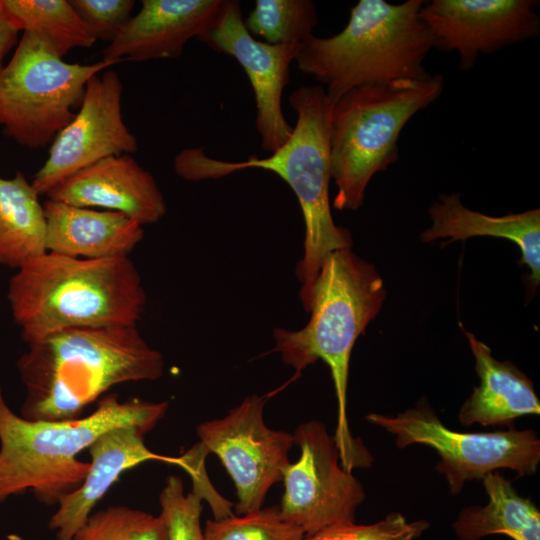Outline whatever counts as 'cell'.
Returning a JSON list of instances; mask_svg holds the SVG:
<instances>
[{"label": "cell", "mask_w": 540, "mask_h": 540, "mask_svg": "<svg viewBox=\"0 0 540 540\" xmlns=\"http://www.w3.org/2000/svg\"><path fill=\"white\" fill-rule=\"evenodd\" d=\"M430 527L425 519L409 521L400 512H391L372 524L340 523L303 540H416Z\"/></svg>", "instance_id": "28"}, {"label": "cell", "mask_w": 540, "mask_h": 540, "mask_svg": "<svg viewBox=\"0 0 540 540\" xmlns=\"http://www.w3.org/2000/svg\"><path fill=\"white\" fill-rule=\"evenodd\" d=\"M198 39L232 56L243 68L254 92L261 147L270 154L280 149L293 131L282 111V93L300 43L271 45L255 39L245 28L235 0H224L218 16Z\"/></svg>", "instance_id": "13"}, {"label": "cell", "mask_w": 540, "mask_h": 540, "mask_svg": "<svg viewBox=\"0 0 540 540\" xmlns=\"http://www.w3.org/2000/svg\"><path fill=\"white\" fill-rule=\"evenodd\" d=\"M91 37L112 42L131 17L132 0H69Z\"/></svg>", "instance_id": "29"}, {"label": "cell", "mask_w": 540, "mask_h": 540, "mask_svg": "<svg viewBox=\"0 0 540 540\" xmlns=\"http://www.w3.org/2000/svg\"><path fill=\"white\" fill-rule=\"evenodd\" d=\"M488 502L464 508L452 523L458 540H480L503 534L513 540H540V511L522 497L510 480L498 472L483 479Z\"/></svg>", "instance_id": "21"}, {"label": "cell", "mask_w": 540, "mask_h": 540, "mask_svg": "<svg viewBox=\"0 0 540 540\" xmlns=\"http://www.w3.org/2000/svg\"><path fill=\"white\" fill-rule=\"evenodd\" d=\"M431 225L420 234L423 242L449 238L448 243L477 236L508 239L520 249L521 262L530 269L529 281L540 282V210L490 216L465 207L459 194H440L428 210Z\"/></svg>", "instance_id": "20"}, {"label": "cell", "mask_w": 540, "mask_h": 540, "mask_svg": "<svg viewBox=\"0 0 540 540\" xmlns=\"http://www.w3.org/2000/svg\"><path fill=\"white\" fill-rule=\"evenodd\" d=\"M122 91L121 79L112 69L89 79L80 108L56 135L46 161L31 180L40 196L101 159L138 150L137 139L123 120Z\"/></svg>", "instance_id": "12"}, {"label": "cell", "mask_w": 540, "mask_h": 540, "mask_svg": "<svg viewBox=\"0 0 540 540\" xmlns=\"http://www.w3.org/2000/svg\"><path fill=\"white\" fill-rule=\"evenodd\" d=\"M168 402L115 393L98 400L88 416L69 421H30L13 412L0 387V502L30 490L45 505H56L83 482L89 462L77 455L104 432L137 425L147 433L165 416Z\"/></svg>", "instance_id": "5"}, {"label": "cell", "mask_w": 540, "mask_h": 540, "mask_svg": "<svg viewBox=\"0 0 540 540\" xmlns=\"http://www.w3.org/2000/svg\"><path fill=\"white\" fill-rule=\"evenodd\" d=\"M386 297L384 281L375 266L351 249L332 252L315 281L308 312L300 330L275 328V351L297 374L318 360L330 368L337 399V425L333 436L341 466L352 471L367 467L372 457L349 429L347 384L353 346L378 315Z\"/></svg>", "instance_id": "3"}, {"label": "cell", "mask_w": 540, "mask_h": 540, "mask_svg": "<svg viewBox=\"0 0 540 540\" xmlns=\"http://www.w3.org/2000/svg\"><path fill=\"white\" fill-rule=\"evenodd\" d=\"M463 332L475 358L480 384L462 405L459 422L512 429L515 419L539 415L540 401L531 379L511 362L495 359L491 349L472 333Z\"/></svg>", "instance_id": "19"}, {"label": "cell", "mask_w": 540, "mask_h": 540, "mask_svg": "<svg viewBox=\"0 0 540 540\" xmlns=\"http://www.w3.org/2000/svg\"><path fill=\"white\" fill-rule=\"evenodd\" d=\"M19 28L0 4V68L9 51L19 41Z\"/></svg>", "instance_id": "30"}, {"label": "cell", "mask_w": 540, "mask_h": 540, "mask_svg": "<svg viewBox=\"0 0 540 540\" xmlns=\"http://www.w3.org/2000/svg\"><path fill=\"white\" fill-rule=\"evenodd\" d=\"M293 438L300 455L284 471L281 517L299 527L305 537L332 525L355 522L365 492L352 472L341 466L325 425L317 420L301 423Z\"/></svg>", "instance_id": "11"}, {"label": "cell", "mask_w": 540, "mask_h": 540, "mask_svg": "<svg viewBox=\"0 0 540 540\" xmlns=\"http://www.w3.org/2000/svg\"><path fill=\"white\" fill-rule=\"evenodd\" d=\"M43 207L47 252L82 259L123 257L144 237L142 225L119 212L49 199Z\"/></svg>", "instance_id": "18"}, {"label": "cell", "mask_w": 540, "mask_h": 540, "mask_svg": "<svg viewBox=\"0 0 540 540\" xmlns=\"http://www.w3.org/2000/svg\"><path fill=\"white\" fill-rule=\"evenodd\" d=\"M304 532L284 520L279 506L260 508L242 515L209 519L204 540H303Z\"/></svg>", "instance_id": "26"}, {"label": "cell", "mask_w": 540, "mask_h": 540, "mask_svg": "<svg viewBox=\"0 0 540 540\" xmlns=\"http://www.w3.org/2000/svg\"><path fill=\"white\" fill-rule=\"evenodd\" d=\"M538 4L535 0H431L424 1L419 16L435 48L458 52L459 68L467 71L480 54L537 37Z\"/></svg>", "instance_id": "14"}, {"label": "cell", "mask_w": 540, "mask_h": 540, "mask_svg": "<svg viewBox=\"0 0 540 540\" xmlns=\"http://www.w3.org/2000/svg\"><path fill=\"white\" fill-rule=\"evenodd\" d=\"M440 74L352 88L332 101L329 145L333 206H362L372 177L399 157L398 140L407 122L442 94Z\"/></svg>", "instance_id": "7"}, {"label": "cell", "mask_w": 540, "mask_h": 540, "mask_svg": "<svg viewBox=\"0 0 540 540\" xmlns=\"http://www.w3.org/2000/svg\"><path fill=\"white\" fill-rule=\"evenodd\" d=\"M71 540H169L161 515L127 506H110L92 513Z\"/></svg>", "instance_id": "25"}, {"label": "cell", "mask_w": 540, "mask_h": 540, "mask_svg": "<svg viewBox=\"0 0 540 540\" xmlns=\"http://www.w3.org/2000/svg\"><path fill=\"white\" fill-rule=\"evenodd\" d=\"M224 0H143L102 51L113 62L179 57L186 43L199 38L218 16Z\"/></svg>", "instance_id": "16"}, {"label": "cell", "mask_w": 540, "mask_h": 540, "mask_svg": "<svg viewBox=\"0 0 540 540\" xmlns=\"http://www.w3.org/2000/svg\"><path fill=\"white\" fill-rule=\"evenodd\" d=\"M40 195L22 171L0 177V265L19 269L46 253V218Z\"/></svg>", "instance_id": "22"}, {"label": "cell", "mask_w": 540, "mask_h": 540, "mask_svg": "<svg viewBox=\"0 0 540 540\" xmlns=\"http://www.w3.org/2000/svg\"><path fill=\"white\" fill-rule=\"evenodd\" d=\"M203 499L202 491L195 486L186 494L180 477L167 478L159 502L169 540H204L201 528Z\"/></svg>", "instance_id": "27"}, {"label": "cell", "mask_w": 540, "mask_h": 540, "mask_svg": "<svg viewBox=\"0 0 540 540\" xmlns=\"http://www.w3.org/2000/svg\"><path fill=\"white\" fill-rule=\"evenodd\" d=\"M268 396L251 395L224 417L197 425L196 434L234 482L238 515L262 508L270 488L290 464L293 434L269 428L263 416Z\"/></svg>", "instance_id": "10"}, {"label": "cell", "mask_w": 540, "mask_h": 540, "mask_svg": "<svg viewBox=\"0 0 540 540\" xmlns=\"http://www.w3.org/2000/svg\"><path fill=\"white\" fill-rule=\"evenodd\" d=\"M46 196L73 206L119 212L142 226L158 222L167 211L155 178L131 154L101 159L61 181Z\"/></svg>", "instance_id": "15"}, {"label": "cell", "mask_w": 540, "mask_h": 540, "mask_svg": "<svg viewBox=\"0 0 540 540\" xmlns=\"http://www.w3.org/2000/svg\"><path fill=\"white\" fill-rule=\"evenodd\" d=\"M289 104L297 115L291 137L268 157L225 162L208 157L202 148H187L175 156L173 166L176 174L187 181L256 168L273 172L288 184L298 199L305 224L304 253L296 274L301 283L299 296L308 312L325 259L334 251L351 249L353 241L349 230L334 223L330 209L332 100L319 84L306 85L291 92Z\"/></svg>", "instance_id": "2"}, {"label": "cell", "mask_w": 540, "mask_h": 540, "mask_svg": "<svg viewBox=\"0 0 540 540\" xmlns=\"http://www.w3.org/2000/svg\"><path fill=\"white\" fill-rule=\"evenodd\" d=\"M147 432L137 425H123L101 434L89 447V470L82 484L58 502L48 527L57 540H71L120 475L144 462L159 460L180 466V457L152 452L144 442Z\"/></svg>", "instance_id": "17"}, {"label": "cell", "mask_w": 540, "mask_h": 540, "mask_svg": "<svg viewBox=\"0 0 540 540\" xmlns=\"http://www.w3.org/2000/svg\"><path fill=\"white\" fill-rule=\"evenodd\" d=\"M16 368L25 388L20 416L30 421H69L112 387L155 381L163 355L137 327L72 328L27 344Z\"/></svg>", "instance_id": "1"}, {"label": "cell", "mask_w": 540, "mask_h": 540, "mask_svg": "<svg viewBox=\"0 0 540 540\" xmlns=\"http://www.w3.org/2000/svg\"><path fill=\"white\" fill-rule=\"evenodd\" d=\"M7 298L27 344L72 328L134 327L147 303L129 256L82 259L51 252L17 269Z\"/></svg>", "instance_id": "4"}, {"label": "cell", "mask_w": 540, "mask_h": 540, "mask_svg": "<svg viewBox=\"0 0 540 540\" xmlns=\"http://www.w3.org/2000/svg\"><path fill=\"white\" fill-rule=\"evenodd\" d=\"M68 63L40 36L23 31L0 68V128L28 149L52 143L81 106L89 79L113 66Z\"/></svg>", "instance_id": "8"}, {"label": "cell", "mask_w": 540, "mask_h": 540, "mask_svg": "<svg viewBox=\"0 0 540 540\" xmlns=\"http://www.w3.org/2000/svg\"><path fill=\"white\" fill-rule=\"evenodd\" d=\"M243 23L252 36L265 43H302L314 35L318 16L311 0H256Z\"/></svg>", "instance_id": "24"}, {"label": "cell", "mask_w": 540, "mask_h": 540, "mask_svg": "<svg viewBox=\"0 0 540 540\" xmlns=\"http://www.w3.org/2000/svg\"><path fill=\"white\" fill-rule=\"evenodd\" d=\"M0 4L20 31L37 34L60 57L96 42L69 0H0Z\"/></svg>", "instance_id": "23"}, {"label": "cell", "mask_w": 540, "mask_h": 540, "mask_svg": "<svg viewBox=\"0 0 540 540\" xmlns=\"http://www.w3.org/2000/svg\"><path fill=\"white\" fill-rule=\"evenodd\" d=\"M423 3L360 0L341 32L300 43L295 62L332 101L359 86L427 79L423 63L435 43L419 16Z\"/></svg>", "instance_id": "6"}, {"label": "cell", "mask_w": 540, "mask_h": 540, "mask_svg": "<svg viewBox=\"0 0 540 540\" xmlns=\"http://www.w3.org/2000/svg\"><path fill=\"white\" fill-rule=\"evenodd\" d=\"M366 419L395 435L400 449L424 444L436 450L440 461L435 469L445 476L452 495H458L467 481L482 480L498 469H511L525 476L536 473L540 463V439L534 430H451L425 399L395 416L369 413Z\"/></svg>", "instance_id": "9"}]
</instances>
